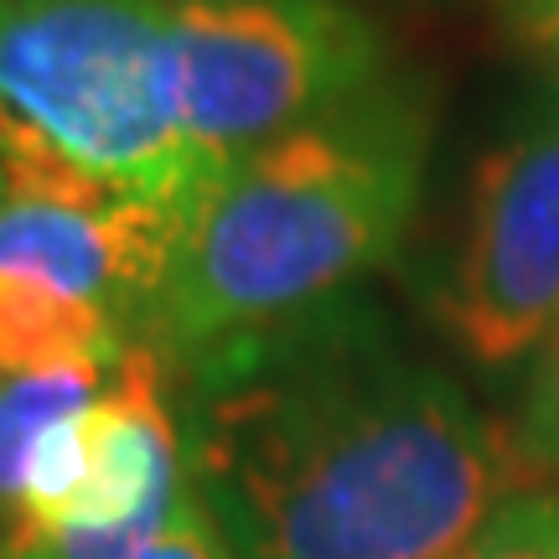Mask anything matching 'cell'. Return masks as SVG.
Masks as SVG:
<instances>
[{"label": "cell", "mask_w": 559, "mask_h": 559, "mask_svg": "<svg viewBox=\"0 0 559 559\" xmlns=\"http://www.w3.org/2000/svg\"><path fill=\"white\" fill-rule=\"evenodd\" d=\"M177 362L187 477L239 559H456L513 498L492 419L358 300Z\"/></svg>", "instance_id": "cell-1"}, {"label": "cell", "mask_w": 559, "mask_h": 559, "mask_svg": "<svg viewBox=\"0 0 559 559\" xmlns=\"http://www.w3.org/2000/svg\"><path fill=\"white\" fill-rule=\"evenodd\" d=\"M430 109L383 79L337 115L234 160L181 228L151 317L166 362L306 317L394 254L419 207Z\"/></svg>", "instance_id": "cell-2"}, {"label": "cell", "mask_w": 559, "mask_h": 559, "mask_svg": "<svg viewBox=\"0 0 559 559\" xmlns=\"http://www.w3.org/2000/svg\"><path fill=\"white\" fill-rule=\"evenodd\" d=\"M0 124L181 223L218 181L171 115L166 0H0Z\"/></svg>", "instance_id": "cell-3"}, {"label": "cell", "mask_w": 559, "mask_h": 559, "mask_svg": "<svg viewBox=\"0 0 559 559\" xmlns=\"http://www.w3.org/2000/svg\"><path fill=\"white\" fill-rule=\"evenodd\" d=\"M171 115L213 171L337 115L389 79V41L347 0H166Z\"/></svg>", "instance_id": "cell-4"}, {"label": "cell", "mask_w": 559, "mask_h": 559, "mask_svg": "<svg viewBox=\"0 0 559 559\" xmlns=\"http://www.w3.org/2000/svg\"><path fill=\"white\" fill-rule=\"evenodd\" d=\"M559 321V94L481 156L445 326L481 368H508Z\"/></svg>", "instance_id": "cell-5"}, {"label": "cell", "mask_w": 559, "mask_h": 559, "mask_svg": "<svg viewBox=\"0 0 559 559\" xmlns=\"http://www.w3.org/2000/svg\"><path fill=\"white\" fill-rule=\"evenodd\" d=\"M181 228L187 223L166 207L104 181L68 198H0V280H37L99 300L140 342H151Z\"/></svg>", "instance_id": "cell-6"}, {"label": "cell", "mask_w": 559, "mask_h": 559, "mask_svg": "<svg viewBox=\"0 0 559 559\" xmlns=\"http://www.w3.org/2000/svg\"><path fill=\"white\" fill-rule=\"evenodd\" d=\"M135 342V332L99 300L37 280H0V379L68 368L109 373Z\"/></svg>", "instance_id": "cell-7"}, {"label": "cell", "mask_w": 559, "mask_h": 559, "mask_svg": "<svg viewBox=\"0 0 559 559\" xmlns=\"http://www.w3.org/2000/svg\"><path fill=\"white\" fill-rule=\"evenodd\" d=\"M115 373V368H109ZM104 368H68V373H21V379H0V534L11 528L21 502V481H26V461L37 451V440L58 425V419L79 415L83 404L99 400L109 383Z\"/></svg>", "instance_id": "cell-8"}, {"label": "cell", "mask_w": 559, "mask_h": 559, "mask_svg": "<svg viewBox=\"0 0 559 559\" xmlns=\"http://www.w3.org/2000/svg\"><path fill=\"white\" fill-rule=\"evenodd\" d=\"M519 445L534 466L559 477V321H555V332L544 337L539 368H534V383H528V409H523V425H519Z\"/></svg>", "instance_id": "cell-9"}, {"label": "cell", "mask_w": 559, "mask_h": 559, "mask_svg": "<svg viewBox=\"0 0 559 559\" xmlns=\"http://www.w3.org/2000/svg\"><path fill=\"white\" fill-rule=\"evenodd\" d=\"M135 559H239V555L228 549L218 519L207 513V502L198 498V487H192V477H187L177 508H171V523H166L160 539L145 544Z\"/></svg>", "instance_id": "cell-10"}, {"label": "cell", "mask_w": 559, "mask_h": 559, "mask_svg": "<svg viewBox=\"0 0 559 559\" xmlns=\"http://www.w3.org/2000/svg\"><path fill=\"white\" fill-rule=\"evenodd\" d=\"M502 32L534 52L559 58V0H492Z\"/></svg>", "instance_id": "cell-11"}]
</instances>
